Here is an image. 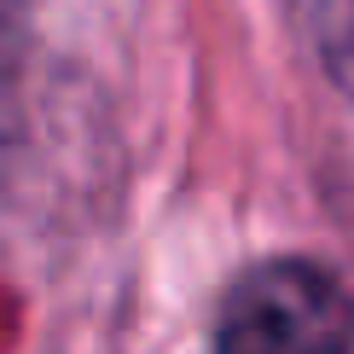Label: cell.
<instances>
[{"label": "cell", "mask_w": 354, "mask_h": 354, "mask_svg": "<svg viewBox=\"0 0 354 354\" xmlns=\"http://www.w3.org/2000/svg\"><path fill=\"white\" fill-rule=\"evenodd\" d=\"M215 354H354V297L314 261H261L221 302Z\"/></svg>", "instance_id": "cell-1"}, {"label": "cell", "mask_w": 354, "mask_h": 354, "mask_svg": "<svg viewBox=\"0 0 354 354\" xmlns=\"http://www.w3.org/2000/svg\"><path fill=\"white\" fill-rule=\"evenodd\" d=\"M326 47L337 58V70L354 76V0H326Z\"/></svg>", "instance_id": "cell-2"}, {"label": "cell", "mask_w": 354, "mask_h": 354, "mask_svg": "<svg viewBox=\"0 0 354 354\" xmlns=\"http://www.w3.org/2000/svg\"><path fill=\"white\" fill-rule=\"evenodd\" d=\"M18 0H0V76L12 70V58H18Z\"/></svg>", "instance_id": "cell-3"}]
</instances>
